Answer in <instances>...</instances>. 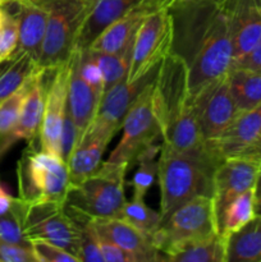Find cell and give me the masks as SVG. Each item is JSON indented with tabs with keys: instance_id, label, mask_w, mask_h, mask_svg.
I'll list each match as a JSON object with an SVG mask.
<instances>
[{
	"instance_id": "ac0fdd59",
	"label": "cell",
	"mask_w": 261,
	"mask_h": 262,
	"mask_svg": "<svg viewBox=\"0 0 261 262\" xmlns=\"http://www.w3.org/2000/svg\"><path fill=\"white\" fill-rule=\"evenodd\" d=\"M261 132V105L241 112L227 129L211 142L205 143L210 155L217 161L240 156L250 147Z\"/></svg>"
},
{
	"instance_id": "7c38bea8",
	"label": "cell",
	"mask_w": 261,
	"mask_h": 262,
	"mask_svg": "<svg viewBox=\"0 0 261 262\" xmlns=\"http://www.w3.org/2000/svg\"><path fill=\"white\" fill-rule=\"evenodd\" d=\"M159 67L154 69L150 74L137 79V81L129 82L127 78L122 79L115 86H113L109 91L105 92L100 100L94 120L82 136H97V137L112 141L115 133L119 130L123 118L127 114L130 105L137 99L143 87L155 78Z\"/></svg>"
},
{
	"instance_id": "9c48e42d",
	"label": "cell",
	"mask_w": 261,
	"mask_h": 262,
	"mask_svg": "<svg viewBox=\"0 0 261 262\" xmlns=\"http://www.w3.org/2000/svg\"><path fill=\"white\" fill-rule=\"evenodd\" d=\"M217 233L214 200L210 196H196L161 220L160 227L153 235V242L163 252L174 243L210 237Z\"/></svg>"
},
{
	"instance_id": "8992f818",
	"label": "cell",
	"mask_w": 261,
	"mask_h": 262,
	"mask_svg": "<svg viewBox=\"0 0 261 262\" xmlns=\"http://www.w3.org/2000/svg\"><path fill=\"white\" fill-rule=\"evenodd\" d=\"M48 9V25L38 67L56 69L71 59L95 0H40Z\"/></svg>"
},
{
	"instance_id": "ba28073f",
	"label": "cell",
	"mask_w": 261,
	"mask_h": 262,
	"mask_svg": "<svg viewBox=\"0 0 261 262\" xmlns=\"http://www.w3.org/2000/svg\"><path fill=\"white\" fill-rule=\"evenodd\" d=\"M22 228L31 242L44 241L59 246L79 262V225L61 202H38L23 206Z\"/></svg>"
},
{
	"instance_id": "f35d334b",
	"label": "cell",
	"mask_w": 261,
	"mask_h": 262,
	"mask_svg": "<svg viewBox=\"0 0 261 262\" xmlns=\"http://www.w3.org/2000/svg\"><path fill=\"white\" fill-rule=\"evenodd\" d=\"M240 156L246 159H250V160L255 161V163L261 164V132L258 135V137L256 138L255 142L250 146L248 148H246Z\"/></svg>"
},
{
	"instance_id": "4fadbf2b",
	"label": "cell",
	"mask_w": 261,
	"mask_h": 262,
	"mask_svg": "<svg viewBox=\"0 0 261 262\" xmlns=\"http://www.w3.org/2000/svg\"><path fill=\"white\" fill-rule=\"evenodd\" d=\"M69 60L51 71L38 142L44 151L61 158V133L68 110Z\"/></svg>"
},
{
	"instance_id": "e0dca14e",
	"label": "cell",
	"mask_w": 261,
	"mask_h": 262,
	"mask_svg": "<svg viewBox=\"0 0 261 262\" xmlns=\"http://www.w3.org/2000/svg\"><path fill=\"white\" fill-rule=\"evenodd\" d=\"M233 38V64L261 42V0H225Z\"/></svg>"
},
{
	"instance_id": "d6a6232c",
	"label": "cell",
	"mask_w": 261,
	"mask_h": 262,
	"mask_svg": "<svg viewBox=\"0 0 261 262\" xmlns=\"http://www.w3.org/2000/svg\"><path fill=\"white\" fill-rule=\"evenodd\" d=\"M3 8H4V15L0 25V66L12 58L18 48L17 18L7 5L3 4Z\"/></svg>"
},
{
	"instance_id": "7a4b0ae2",
	"label": "cell",
	"mask_w": 261,
	"mask_h": 262,
	"mask_svg": "<svg viewBox=\"0 0 261 262\" xmlns=\"http://www.w3.org/2000/svg\"><path fill=\"white\" fill-rule=\"evenodd\" d=\"M154 101L161 128V143L186 152L206 148L194 114L188 72L171 51L161 61L154 78Z\"/></svg>"
},
{
	"instance_id": "1f68e13d",
	"label": "cell",
	"mask_w": 261,
	"mask_h": 262,
	"mask_svg": "<svg viewBox=\"0 0 261 262\" xmlns=\"http://www.w3.org/2000/svg\"><path fill=\"white\" fill-rule=\"evenodd\" d=\"M118 219L124 220L136 229L141 230L146 235L151 237V239H153L154 233L158 230L161 224L160 212L148 207L146 205L145 199L133 196L129 201H125Z\"/></svg>"
},
{
	"instance_id": "277c9868",
	"label": "cell",
	"mask_w": 261,
	"mask_h": 262,
	"mask_svg": "<svg viewBox=\"0 0 261 262\" xmlns=\"http://www.w3.org/2000/svg\"><path fill=\"white\" fill-rule=\"evenodd\" d=\"M129 164L102 161L81 183L69 187L64 207L76 222L118 217L125 204V177Z\"/></svg>"
},
{
	"instance_id": "cb8c5ba5",
	"label": "cell",
	"mask_w": 261,
	"mask_h": 262,
	"mask_svg": "<svg viewBox=\"0 0 261 262\" xmlns=\"http://www.w3.org/2000/svg\"><path fill=\"white\" fill-rule=\"evenodd\" d=\"M142 2L145 0H95L94 9L77 41V49L89 48L110 23Z\"/></svg>"
},
{
	"instance_id": "44dd1931",
	"label": "cell",
	"mask_w": 261,
	"mask_h": 262,
	"mask_svg": "<svg viewBox=\"0 0 261 262\" xmlns=\"http://www.w3.org/2000/svg\"><path fill=\"white\" fill-rule=\"evenodd\" d=\"M49 71L38 69L37 73L33 77L32 84L30 87L25 102H23L22 110H20L18 123L13 130L12 140L13 143L17 141H33L38 138L41 123H42L44 109H45V99L48 84L46 77Z\"/></svg>"
},
{
	"instance_id": "6da1fadb",
	"label": "cell",
	"mask_w": 261,
	"mask_h": 262,
	"mask_svg": "<svg viewBox=\"0 0 261 262\" xmlns=\"http://www.w3.org/2000/svg\"><path fill=\"white\" fill-rule=\"evenodd\" d=\"M171 53L188 72L191 96L223 78L233 67V38L225 0H177Z\"/></svg>"
},
{
	"instance_id": "60d3db41",
	"label": "cell",
	"mask_w": 261,
	"mask_h": 262,
	"mask_svg": "<svg viewBox=\"0 0 261 262\" xmlns=\"http://www.w3.org/2000/svg\"><path fill=\"white\" fill-rule=\"evenodd\" d=\"M253 201H255V214L261 215V165L253 186Z\"/></svg>"
},
{
	"instance_id": "ffe728a7",
	"label": "cell",
	"mask_w": 261,
	"mask_h": 262,
	"mask_svg": "<svg viewBox=\"0 0 261 262\" xmlns=\"http://www.w3.org/2000/svg\"><path fill=\"white\" fill-rule=\"evenodd\" d=\"M78 56L79 50L76 49L69 59L68 109L76 123L79 138L94 120L101 97L82 77L79 72Z\"/></svg>"
},
{
	"instance_id": "5b68a950",
	"label": "cell",
	"mask_w": 261,
	"mask_h": 262,
	"mask_svg": "<svg viewBox=\"0 0 261 262\" xmlns=\"http://www.w3.org/2000/svg\"><path fill=\"white\" fill-rule=\"evenodd\" d=\"M36 140L30 141L17 164L19 199L26 204H64L71 187L67 163L38 147Z\"/></svg>"
},
{
	"instance_id": "5bb4252c",
	"label": "cell",
	"mask_w": 261,
	"mask_h": 262,
	"mask_svg": "<svg viewBox=\"0 0 261 262\" xmlns=\"http://www.w3.org/2000/svg\"><path fill=\"white\" fill-rule=\"evenodd\" d=\"M176 2L177 0H145L140 3L110 23L90 43L89 48L91 50L104 53H118L124 50L133 42L138 28L148 15L161 8L171 7Z\"/></svg>"
},
{
	"instance_id": "d4e9b609",
	"label": "cell",
	"mask_w": 261,
	"mask_h": 262,
	"mask_svg": "<svg viewBox=\"0 0 261 262\" xmlns=\"http://www.w3.org/2000/svg\"><path fill=\"white\" fill-rule=\"evenodd\" d=\"M227 262H261V215L228 237Z\"/></svg>"
},
{
	"instance_id": "f546056e",
	"label": "cell",
	"mask_w": 261,
	"mask_h": 262,
	"mask_svg": "<svg viewBox=\"0 0 261 262\" xmlns=\"http://www.w3.org/2000/svg\"><path fill=\"white\" fill-rule=\"evenodd\" d=\"M132 43L127 49L118 53H104L87 48L90 49L101 71L102 79H104V94L118 82L127 78L130 66V55H132Z\"/></svg>"
},
{
	"instance_id": "83f0119b",
	"label": "cell",
	"mask_w": 261,
	"mask_h": 262,
	"mask_svg": "<svg viewBox=\"0 0 261 262\" xmlns=\"http://www.w3.org/2000/svg\"><path fill=\"white\" fill-rule=\"evenodd\" d=\"M5 64V68L0 71V101L19 90L38 69H41L37 61L27 54L14 53Z\"/></svg>"
},
{
	"instance_id": "74e56055",
	"label": "cell",
	"mask_w": 261,
	"mask_h": 262,
	"mask_svg": "<svg viewBox=\"0 0 261 262\" xmlns=\"http://www.w3.org/2000/svg\"><path fill=\"white\" fill-rule=\"evenodd\" d=\"M233 67H241V68L252 69V71L261 72V42L256 45L251 51H248L243 58L235 61Z\"/></svg>"
},
{
	"instance_id": "603a6c76",
	"label": "cell",
	"mask_w": 261,
	"mask_h": 262,
	"mask_svg": "<svg viewBox=\"0 0 261 262\" xmlns=\"http://www.w3.org/2000/svg\"><path fill=\"white\" fill-rule=\"evenodd\" d=\"M110 141L96 136H82L67 160L71 186L81 183L102 164V156Z\"/></svg>"
},
{
	"instance_id": "ab89813d",
	"label": "cell",
	"mask_w": 261,
	"mask_h": 262,
	"mask_svg": "<svg viewBox=\"0 0 261 262\" xmlns=\"http://www.w3.org/2000/svg\"><path fill=\"white\" fill-rule=\"evenodd\" d=\"M17 200L18 199L12 197L0 187V216H4V215L13 211V209L15 207V204H17Z\"/></svg>"
},
{
	"instance_id": "b9f144b4",
	"label": "cell",
	"mask_w": 261,
	"mask_h": 262,
	"mask_svg": "<svg viewBox=\"0 0 261 262\" xmlns=\"http://www.w3.org/2000/svg\"><path fill=\"white\" fill-rule=\"evenodd\" d=\"M3 15H4V8H3V4H2V2H0V25H2Z\"/></svg>"
},
{
	"instance_id": "f1b7e54d",
	"label": "cell",
	"mask_w": 261,
	"mask_h": 262,
	"mask_svg": "<svg viewBox=\"0 0 261 262\" xmlns=\"http://www.w3.org/2000/svg\"><path fill=\"white\" fill-rule=\"evenodd\" d=\"M35 74L19 90L13 92L10 96H8L3 101H0V156L14 145L12 140L13 130L18 123L23 102H25L26 96L30 91Z\"/></svg>"
},
{
	"instance_id": "52a82bcc",
	"label": "cell",
	"mask_w": 261,
	"mask_h": 262,
	"mask_svg": "<svg viewBox=\"0 0 261 262\" xmlns=\"http://www.w3.org/2000/svg\"><path fill=\"white\" fill-rule=\"evenodd\" d=\"M122 137L107 158L113 163H127L129 168L136 158L161 138V128L154 101V79L148 82L123 118Z\"/></svg>"
},
{
	"instance_id": "2e32d148",
	"label": "cell",
	"mask_w": 261,
	"mask_h": 262,
	"mask_svg": "<svg viewBox=\"0 0 261 262\" xmlns=\"http://www.w3.org/2000/svg\"><path fill=\"white\" fill-rule=\"evenodd\" d=\"M3 4L17 18L18 48L15 53L27 54L38 64L48 25V9L40 0H8Z\"/></svg>"
},
{
	"instance_id": "3957f363",
	"label": "cell",
	"mask_w": 261,
	"mask_h": 262,
	"mask_svg": "<svg viewBox=\"0 0 261 262\" xmlns=\"http://www.w3.org/2000/svg\"><path fill=\"white\" fill-rule=\"evenodd\" d=\"M220 163L207 148L186 152L161 143L158 158L161 220L193 197H212V176Z\"/></svg>"
},
{
	"instance_id": "484cf974",
	"label": "cell",
	"mask_w": 261,
	"mask_h": 262,
	"mask_svg": "<svg viewBox=\"0 0 261 262\" xmlns=\"http://www.w3.org/2000/svg\"><path fill=\"white\" fill-rule=\"evenodd\" d=\"M228 84L240 112L261 105V72L232 67L227 74Z\"/></svg>"
},
{
	"instance_id": "8fae6325",
	"label": "cell",
	"mask_w": 261,
	"mask_h": 262,
	"mask_svg": "<svg viewBox=\"0 0 261 262\" xmlns=\"http://www.w3.org/2000/svg\"><path fill=\"white\" fill-rule=\"evenodd\" d=\"M200 133L205 143L216 140L240 114L227 76L207 84L192 97Z\"/></svg>"
},
{
	"instance_id": "e575fe53",
	"label": "cell",
	"mask_w": 261,
	"mask_h": 262,
	"mask_svg": "<svg viewBox=\"0 0 261 262\" xmlns=\"http://www.w3.org/2000/svg\"><path fill=\"white\" fill-rule=\"evenodd\" d=\"M31 246L37 262H78L73 255L53 243L35 241L31 242Z\"/></svg>"
},
{
	"instance_id": "4dcf8cb0",
	"label": "cell",
	"mask_w": 261,
	"mask_h": 262,
	"mask_svg": "<svg viewBox=\"0 0 261 262\" xmlns=\"http://www.w3.org/2000/svg\"><path fill=\"white\" fill-rule=\"evenodd\" d=\"M160 145L148 146L136 158L137 169L132 177L130 186L133 189V197L145 199L151 187L158 181V158L160 154ZM133 163V164H135Z\"/></svg>"
},
{
	"instance_id": "d590c367",
	"label": "cell",
	"mask_w": 261,
	"mask_h": 262,
	"mask_svg": "<svg viewBox=\"0 0 261 262\" xmlns=\"http://www.w3.org/2000/svg\"><path fill=\"white\" fill-rule=\"evenodd\" d=\"M0 262H37L32 246H20L0 239Z\"/></svg>"
},
{
	"instance_id": "7bdbcfd3",
	"label": "cell",
	"mask_w": 261,
	"mask_h": 262,
	"mask_svg": "<svg viewBox=\"0 0 261 262\" xmlns=\"http://www.w3.org/2000/svg\"><path fill=\"white\" fill-rule=\"evenodd\" d=\"M0 2H2V3H4V2H8V0H0Z\"/></svg>"
},
{
	"instance_id": "7402d4cb",
	"label": "cell",
	"mask_w": 261,
	"mask_h": 262,
	"mask_svg": "<svg viewBox=\"0 0 261 262\" xmlns=\"http://www.w3.org/2000/svg\"><path fill=\"white\" fill-rule=\"evenodd\" d=\"M227 238L222 234L174 243L163 251L165 261L227 262Z\"/></svg>"
},
{
	"instance_id": "d6986e66",
	"label": "cell",
	"mask_w": 261,
	"mask_h": 262,
	"mask_svg": "<svg viewBox=\"0 0 261 262\" xmlns=\"http://www.w3.org/2000/svg\"><path fill=\"white\" fill-rule=\"evenodd\" d=\"M97 235L133 253L140 262L165 261L151 237L118 217L91 220Z\"/></svg>"
},
{
	"instance_id": "836d02e7",
	"label": "cell",
	"mask_w": 261,
	"mask_h": 262,
	"mask_svg": "<svg viewBox=\"0 0 261 262\" xmlns=\"http://www.w3.org/2000/svg\"><path fill=\"white\" fill-rule=\"evenodd\" d=\"M81 229V242H79V262H104L99 245L97 235L92 227L91 220L77 222Z\"/></svg>"
},
{
	"instance_id": "4316f807",
	"label": "cell",
	"mask_w": 261,
	"mask_h": 262,
	"mask_svg": "<svg viewBox=\"0 0 261 262\" xmlns=\"http://www.w3.org/2000/svg\"><path fill=\"white\" fill-rule=\"evenodd\" d=\"M255 201L253 188L243 192L240 196L228 202L217 214V229L219 234L227 238L233 233L242 229L248 222L255 217Z\"/></svg>"
},
{
	"instance_id": "8d00e7d4",
	"label": "cell",
	"mask_w": 261,
	"mask_h": 262,
	"mask_svg": "<svg viewBox=\"0 0 261 262\" xmlns=\"http://www.w3.org/2000/svg\"><path fill=\"white\" fill-rule=\"evenodd\" d=\"M97 245H99L104 262H140L133 253L128 252L124 248L119 247L100 235H97Z\"/></svg>"
},
{
	"instance_id": "9a60e30c",
	"label": "cell",
	"mask_w": 261,
	"mask_h": 262,
	"mask_svg": "<svg viewBox=\"0 0 261 262\" xmlns=\"http://www.w3.org/2000/svg\"><path fill=\"white\" fill-rule=\"evenodd\" d=\"M260 165L250 159L233 156L224 159L216 166L212 176V200L216 216L228 202L253 188Z\"/></svg>"
},
{
	"instance_id": "30bf717a",
	"label": "cell",
	"mask_w": 261,
	"mask_h": 262,
	"mask_svg": "<svg viewBox=\"0 0 261 262\" xmlns=\"http://www.w3.org/2000/svg\"><path fill=\"white\" fill-rule=\"evenodd\" d=\"M173 18L170 7L148 15L138 28L132 43V55L127 79L137 81L158 68L171 51Z\"/></svg>"
}]
</instances>
